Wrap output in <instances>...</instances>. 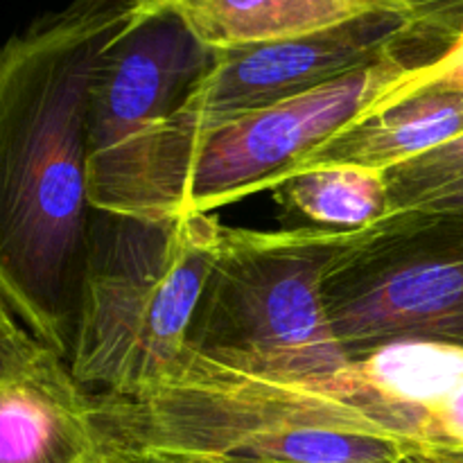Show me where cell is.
<instances>
[{
    "mask_svg": "<svg viewBox=\"0 0 463 463\" xmlns=\"http://www.w3.org/2000/svg\"><path fill=\"white\" fill-rule=\"evenodd\" d=\"M410 68L396 54L202 136L179 167L172 215L213 213L280 185L321 145L373 111Z\"/></svg>",
    "mask_w": 463,
    "mask_h": 463,
    "instance_id": "obj_8",
    "label": "cell"
},
{
    "mask_svg": "<svg viewBox=\"0 0 463 463\" xmlns=\"http://www.w3.org/2000/svg\"><path fill=\"white\" fill-rule=\"evenodd\" d=\"M93 401L104 437L120 446L256 463H407L425 446L366 380L353 392L312 387L188 353L145 396Z\"/></svg>",
    "mask_w": 463,
    "mask_h": 463,
    "instance_id": "obj_2",
    "label": "cell"
},
{
    "mask_svg": "<svg viewBox=\"0 0 463 463\" xmlns=\"http://www.w3.org/2000/svg\"><path fill=\"white\" fill-rule=\"evenodd\" d=\"M0 463H113L95 401L71 369L0 387Z\"/></svg>",
    "mask_w": 463,
    "mask_h": 463,
    "instance_id": "obj_9",
    "label": "cell"
},
{
    "mask_svg": "<svg viewBox=\"0 0 463 463\" xmlns=\"http://www.w3.org/2000/svg\"><path fill=\"white\" fill-rule=\"evenodd\" d=\"M113 463H231L226 457L208 455V452L184 450V448L161 446H120L111 443Z\"/></svg>",
    "mask_w": 463,
    "mask_h": 463,
    "instance_id": "obj_17",
    "label": "cell"
},
{
    "mask_svg": "<svg viewBox=\"0 0 463 463\" xmlns=\"http://www.w3.org/2000/svg\"><path fill=\"white\" fill-rule=\"evenodd\" d=\"M410 16V48L416 61L441 57L463 30V0H398Z\"/></svg>",
    "mask_w": 463,
    "mask_h": 463,
    "instance_id": "obj_15",
    "label": "cell"
},
{
    "mask_svg": "<svg viewBox=\"0 0 463 463\" xmlns=\"http://www.w3.org/2000/svg\"><path fill=\"white\" fill-rule=\"evenodd\" d=\"M387 215L443 211L463 215V136L384 172Z\"/></svg>",
    "mask_w": 463,
    "mask_h": 463,
    "instance_id": "obj_13",
    "label": "cell"
},
{
    "mask_svg": "<svg viewBox=\"0 0 463 463\" xmlns=\"http://www.w3.org/2000/svg\"><path fill=\"white\" fill-rule=\"evenodd\" d=\"M407 463H463V448L423 446L407 459Z\"/></svg>",
    "mask_w": 463,
    "mask_h": 463,
    "instance_id": "obj_18",
    "label": "cell"
},
{
    "mask_svg": "<svg viewBox=\"0 0 463 463\" xmlns=\"http://www.w3.org/2000/svg\"><path fill=\"white\" fill-rule=\"evenodd\" d=\"M190 30L213 50L274 43L330 30L398 0H172Z\"/></svg>",
    "mask_w": 463,
    "mask_h": 463,
    "instance_id": "obj_11",
    "label": "cell"
},
{
    "mask_svg": "<svg viewBox=\"0 0 463 463\" xmlns=\"http://www.w3.org/2000/svg\"><path fill=\"white\" fill-rule=\"evenodd\" d=\"M66 371V362L39 342L0 297V387L54 378Z\"/></svg>",
    "mask_w": 463,
    "mask_h": 463,
    "instance_id": "obj_14",
    "label": "cell"
},
{
    "mask_svg": "<svg viewBox=\"0 0 463 463\" xmlns=\"http://www.w3.org/2000/svg\"><path fill=\"white\" fill-rule=\"evenodd\" d=\"M410 16L402 7L364 14L330 30L249 48L217 50L154 145L145 217H172V193L190 147L217 127L306 95L351 72L410 54Z\"/></svg>",
    "mask_w": 463,
    "mask_h": 463,
    "instance_id": "obj_7",
    "label": "cell"
},
{
    "mask_svg": "<svg viewBox=\"0 0 463 463\" xmlns=\"http://www.w3.org/2000/svg\"><path fill=\"white\" fill-rule=\"evenodd\" d=\"M213 213L93 211L68 369L102 396L138 398L179 364L222 238Z\"/></svg>",
    "mask_w": 463,
    "mask_h": 463,
    "instance_id": "obj_3",
    "label": "cell"
},
{
    "mask_svg": "<svg viewBox=\"0 0 463 463\" xmlns=\"http://www.w3.org/2000/svg\"><path fill=\"white\" fill-rule=\"evenodd\" d=\"M231 463H256V461H238V459H229Z\"/></svg>",
    "mask_w": 463,
    "mask_h": 463,
    "instance_id": "obj_19",
    "label": "cell"
},
{
    "mask_svg": "<svg viewBox=\"0 0 463 463\" xmlns=\"http://www.w3.org/2000/svg\"><path fill=\"white\" fill-rule=\"evenodd\" d=\"M324 303L353 364L402 344L463 351V215L389 213L351 231L324 274Z\"/></svg>",
    "mask_w": 463,
    "mask_h": 463,
    "instance_id": "obj_5",
    "label": "cell"
},
{
    "mask_svg": "<svg viewBox=\"0 0 463 463\" xmlns=\"http://www.w3.org/2000/svg\"><path fill=\"white\" fill-rule=\"evenodd\" d=\"M279 199L312 226L360 231L387 215L384 172L355 165L303 170L276 185Z\"/></svg>",
    "mask_w": 463,
    "mask_h": 463,
    "instance_id": "obj_12",
    "label": "cell"
},
{
    "mask_svg": "<svg viewBox=\"0 0 463 463\" xmlns=\"http://www.w3.org/2000/svg\"><path fill=\"white\" fill-rule=\"evenodd\" d=\"M348 233L224 226L184 353L285 383L364 387L324 303V274Z\"/></svg>",
    "mask_w": 463,
    "mask_h": 463,
    "instance_id": "obj_4",
    "label": "cell"
},
{
    "mask_svg": "<svg viewBox=\"0 0 463 463\" xmlns=\"http://www.w3.org/2000/svg\"><path fill=\"white\" fill-rule=\"evenodd\" d=\"M147 0H72L0 48V297L68 362L89 253V109L107 45Z\"/></svg>",
    "mask_w": 463,
    "mask_h": 463,
    "instance_id": "obj_1",
    "label": "cell"
},
{
    "mask_svg": "<svg viewBox=\"0 0 463 463\" xmlns=\"http://www.w3.org/2000/svg\"><path fill=\"white\" fill-rule=\"evenodd\" d=\"M461 136L463 90L452 86H428L375 104L373 111L357 118L312 152L294 175L326 165L389 172Z\"/></svg>",
    "mask_w": 463,
    "mask_h": 463,
    "instance_id": "obj_10",
    "label": "cell"
},
{
    "mask_svg": "<svg viewBox=\"0 0 463 463\" xmlns=\"http://www.w3.org/2000/svg\"><path fill=\"white\" fill-rule=\"evenodd\" d=\"M428 86H452V89L463 90V30L455 39V43L441 57H437L430 63H423V66L410 68V72L402 77L401 84L387 98H398V95L428 89Z\"/></svg>",
    "mask_w": 463,
    "mask_h": 463,
    "instance_id": "obj_16",
    "label": "cell"
},
{
    "mask_svg": "<svg viewBox=\"0 0 463 463\" xmlns=\"http://www.w3.org/2000/svg\"><path fill=\"white\" fill-rule=\"evenodd\" d=\"M215 59L172 0H147L107 45L89 109L93 211L145 217L158 134Z\"/></svg>",
    "mask_w": 463,
    "mask_h": 463,
    "instance_id": "obj_6",
    "label": "cell"
}]
</instances>
